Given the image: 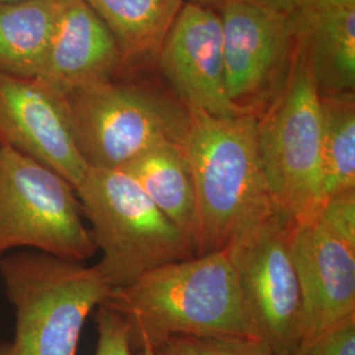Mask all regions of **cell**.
I'll return each mask as SVG.
<instances>
[{
	"label": "cell",
	"instance_id": "cell-19",
	"mask_svg": "<svg viewBox=\"0 0 355 355\" xmlns=\"http://www.w3.org/2000/svg\"><path fill=\"white\" fill-rule=\"evenodd\" d=\"M135 355H272L259 340L233 337L171 336Z\"/></svg>",
	"mask_w": 355,
	"mask_h": 355
},
{
	"label": "cell",
	"instance_id": "cell-1",
	"mask_svg": "<svg viewBox=\"0 0 355 355\" xmlns=\"http://www.w3.org/2000/svg\"><path fill=\"white\" fill-rule=\"evenodd\" d=\"M102 305L125 320L133 353L171 336L261 341L227 249L154 268Z\"/></svg>",
	"mask_w": 355,
	"mask_h": 355
},
{
	"label": "cell",
	"instance_id": "cell-23",
	"mask_svg": "<svg viewBox=\"0 0 355 355\" xmlns=\"http://www.w3.org/2000/svg\"><path fill=\"white\" fill-rule=\"evenodd\" d=\"M355 0H283L282 12L297 17L300 15L337 6H353Z\"/></svg>",
	"mask_w": 355,
	"mask_h": 355
},
{
	"label": "cell",
	"instance_id": "cell-11",
	"mask_svg": "<svg viewBox=\"0 0 355 355\" xmlns=\"http://www.w3.org/2000/svg\"><path fill=\"white\" fill-rule=\"evenodd\" d=\"M157 61L174 95L189 110L223 119L242 114L227 94L223 26L212 7L186 0Z\"/></svg>",
	"mask_w": 355,
	"mask_h": 355
},
{
	"label": "cell",
	"instance_id": "cell-7",
	"mask_svg": "<svg viewBox=\"0 0 355 355\" xmlns=\"http://www.w3.org/2000/svg\"><path fill=\"white\" fill-rule=\"evenodd\" d=\"M76 187L0 142V258L13 249L86 262L96 253Z\"/></svg>",
	"mask_w": 355,
	"mask_h": 355
},
{
	"label": "cell",
	"instance_id": "cell-15",
	"mask_svg": "<svg viewBox=\"0 0 355 355\" xmlns=\"http://www.w3.org/2000/svg\"><path fill=\"white\" fill-rule=\"evenodd\" d=\"M111 31L121 66L157 60L166 35L186 0H83Z\"/></svg>",
	"mask_w": 355,
	"mask_h": 355
},
{
	"label": "cell",
	"instance_id": "cell-25",
	"mask_svg": "<svg viewBox=\"0 0 355 355\" xmlns=\"http://www.w3.org/2000/svg\"><path fill=\"white\" fill-rule=\"evenodd\" d=\"M6 1H17V0H0V3H6Z\"/></svg>",
	"mask_w": 355,
	"mask_h": 355
},
{
	"label": "cell",
	"instance_id": "cell-16",
	"mask_svg": "<svg viewBox=\"0 0 355 355\" xmlns=\"http://www.w3.org/2000/svg\"><path fill=\"white\" fill-rule=\"evenodd\" d=\"M121 168L136 179L153 203L195 245L196 198L183 145L157 146Z\"/></svg>",
	"mask_w": 355,
	"mask_h": 355
},
{
	"label": "cell",
	"instance_id": "cell-20",
	"mask_svg": "<svg viewBox=\"0 0 355 355\" xmlns=\"http://www.w3.org/2000/svg\"><path fill=\"white\" fill-rule=\"evenodd\" d=\"M313 215L330 233L355 250V189L331 196L320 204Z\"/></svg>",
	"mask_w": 355,
	"mask_h": 355
},
{
	"label": "cell",
	"instance_id": "cell-21",
	"mask_svg": "<svg viewBox=\"0 0 355 355\" xmlns=\"http://www.w3.org/2000/svg\"><path fill=\"white\" fill-rule=\"evenodd\" d=\"M98 343L95 355H135L125 320L112 309L101 305L96 312Z\"/></svg>",
	"mask_w": 355,
	"mask_h": 355
},
{
	"label": "cell",
	"instance_id": "cell-6",
	"mask_svg": "<svg viewBox=\"0 0 355 355\" xmlns=\"http://www.w3.org/2000/svg\"><path fill=\"white\" fill-rule=\"evenodd\" d=\"M257 119L258 150L271 203L295 223L313 215L321 190L322 114L299 40L283 89Z\"/></svg>",
	"mask_w": 355,
	"mask_h": 355
},
{
	"label": "cell",
	"instance_id": "cell-3",
	"mask_svg": "<svg viewBox=\"0 0 355 355\" xmlns=\"http://www.w3.org/2000/svg\"><path fill=\"white\" fill-rule=\"evenodd\" d=\"M0 278L16 318L0 355H78L87 318L112 291L96 265L36 250L3 255Z\"/></svg>",
	"mask_w": 355,
	"mask_h": 355
},
{
	"label": "cell",
	"instance_id": "cell-22",
	"mask_svg": "<svg viewBox=\"0 0 355 355\" xmlns=\"http://www.w3.org/2000/svg\"><path fill=\"white\" fill-rule=\"evenodd\" d=\"M290 355H355V315L345 318Z\"/></svg>",
	"mask_w": 355,
	"mask_h": 355
},
{
	"label": "cell",
	"instance_id": "cell-8",
	"mask_svg": "<svg viewBox=\"0 0 355 355\" xmlns=\"http://www.w3.org/2000/svg\"><path fill=\"white\" fill-rule=\"evenodd\" d=\"M293 225L272 207L225 248L246 312L272 355H290L299 346L302 299L292 259Z\"/></svg>",
	"mask_w": 355,
	"mask_h": 355
},
{
	"label": "cell",
	"instance_id": "cell-9",
	"mask_svg": "<svg viewBox=\"0 0 355 355\" xmlns=\"http://www.w3.org/2000/svg\"><path fill=\"white\" fill-rule=\"evenodd\" d=\"M229 101L242 114H258L283 89L297 46L290 15L253 3L220 7Z\"/></svg>",
	"mask_w": 355,
	"mask_h": 355
},
{
	"label": "cell",
	"instance_id": "cell-18",
	"mask_svg": "<svg viewBox=\"0 0 355 355\" xmlns=\"http://www.w3.org/2000/svg\"><path fill=\"white\" fill-rule=\"evenodd\" d=\"M322 114V168L320 204L355 189V96H320Z\"/></svg>",
	"mask_w": 355,
	"mask_h": 355
},
{
	"label": "cell",
	"instance_id": "cell-5",
	"mask_svg": "<svg viewBox=\"0 0 355 355\" xmlns=\"http://www.w3.org/2000/svg\"><path fill=\"white\" fill-rule=\"evenodd\" d=\"M76 146L89 168H121L166 144L183 145L189 108L155 89L102 80L64 95Z\"/></svg>",
	"mask_w": 355,
	"mask_h": 355
},
{
	"label": "cell",
	"instance_id": "cell-14",
	"mask_svg": "<svg viewBox=\"0 0 355 355\" xmlns=\"http://www.w3.org/2000/svg\"><path fill=\"white\" fill-rule=\"evenodd\" d=\"M320 96L353 94L355 87V4L322 8L293 17Z\"/></svg>",
	"mask_w": 355,
	"mask_h": 355
},
{
	"label": "cell",
	"instance_id": "cell-13",
	"mask_svg": "<svg viewBox=\"0 0 355 355\" xmlns=\"http://www.w3.org/2000/svg\"><path fill=\"white\" fill-rule=\"evenodd\" d=\"M121 66L114 35L83 0H62L48 51L36 79L66 95L110 80Z\"/></svg>",
	"mask_w": 355,
	"mask_h": 355
},
{
	"label": "cell",
	"instance_id": "cell-10",
	"mask_svg": "<svg viewBox=\"0 0 355 355\" xmlns=\"http://www.w3.org/2000/svg\"><path fill=\"white\" fill-rule=\"evenodd\" d=\"M0 142L51 167L76 189L89 171L64 95L36 78L0 71Z\"/></svg>",
	"mask_w": 355,
	"mask_h": 355
},
{
	"label": "cell",
	"instance_id": "cell-2",
	"mask_svg": "<svg viewBox=\"0 0 355 355\" xmlns=\"http://www.w3.org/2000/svg\"><path fill=\"white\" fill-rule=\"evenodd\" d=\"M183 152L196 198L195 255L224 250L241 229L274 207L258 150V119L189 110Z\"/></svg>",
	"mask_w": 355,
	"mask_h": 355
},
{
	"label": "cell",
	"instance_id": "cell-4",
	"mask_svg": "<svg viewBox=\"0 0 355 355\" xmlns=\"http://www.w3.org/2000/svg\"><path fill=\"white\" fill-rule=\"evenodd\" d=\"M76 191L92 241L102 253L96 266L112 290L154 268L195 257L193 241L124 168H89Z\"/></svg>",
	"mask_w": 355,
	"mask_h": 355
},
{
	"label": "cell",
	"instance_id": "cell-17",
	"mask_svg": "<svg viewBox=\"0 0 355 355\" xmlns=\"http://www.w3.org/2000/svg\"><path fill=\"white\" fill-rule=\"evenodd\" d=\"M62 0L0 3V71L36 78L44 64Z\"/></svg>",
	"mask_w": 355,
	"mask_h": 355
},
{
	"label": "cell",
	"instance_id": "cell-12",
	"mask_svg": "<svg viewBox=\"0 0 355 355\" xmlns=\"http://www.w3.org/2000/svg\"><path fill=\"white\" fill-rule=\"evenodd\" d=\"M291 253L302 299L303 346L355 315V250L311 215L295 223Z\"/></svg>",
	"mask_w": 355,
	"mask_h": 355
},
{
	"label": "cell",
	"instance_id": "cell-24",
	"mask_svg": "<svg viewBox=\"0 0 355 355\" xmlns=\"http://www.w3.org/2000/svg\"><path fill=\"white\" fill-rule=\"evenodd\" d=\"M187 1H195L203 6H208V7H220L225 3H232V1H243V3H253V4H258V6H263V7H268L272 10H277L282 12V6H283V0H187ZM284 13V12H283Z\"/></svg>",
	"mask_w": 355,
	"mask_h": 355
}]
</instances>
